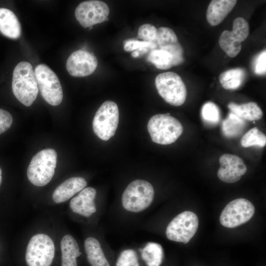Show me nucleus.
<instances>
[{"label":"nucleus","instance_id":"nucleus-1","mask_svg":"<svg viewBox=\"0 0 266 266\" xmlns=\"http://www.w3.org/2000/svg\"><path fill=\"white\" fill-rule=\"evenodd\" d=\"M12 90L16 99L26 106H30L35 100L38 88L34 71L28 62H21L13 71Z\"/></svg>","mask_w":266,"mask_h":266},{"label":"nucleus","instance_id":"nucleus-2","mask_svg":"<svg viewBox=\"0 0 266 266\" xmlns=\"http://www.w3.org/2000/svg\"><path fill=\"white\" fill-rule=\"evenodd\" d=\"M57 154L53 149H43L32 158L27 171L30 182L36 186H43L51 180L55 173Z\"/></svg>","mask_w":266,"mask_h":266},{"label":"nucleus","instance_id":"nucleus-3","mask_svg":"<svg viewBox=\"0 0 266 266\" xmlns=\"http://www.w3.org/2000/svg\"><path fill=\"white\" fill-rule=\"evenodd\" d=\"M147 129L153 142L162 145L174 142L183 131L180 122L168 113L151 117L148 123Z\"/></svg>","mask_w":266,"mask_h":266},{"label":"nucleus","instance_id":"nucleus-4","mask_svg":"<svg viewBox=\"0 0 266 266\" xmlns=\"http://www.w3.org/2000/svg\"><path fill=\"white\" fill-rule=\"evenodd\" d=\"M154 197L152 185L147 181L137 179L131 182L124 191L122 203L126 210L139 212L151 205Z\"/></svg>","mask_w":266,"mask_h":266},{"label":"nucleus","instance_id":"nucleus-5","mask_svg":"<svg viewBox=\"0 0 266 266\" xmlns=\"http://www.w3.org/2000/svg\"><path fill=\"white\" fill-rule=\"evenodd\" d=\"M158 93L168 104L178 106L183 104L187 97V89L181 77L173 72L160 73L155 78Z\"/></svg>","mask_w":266,"mask_h":266},{"label":"nucleus","instance_id":"nucleus-6","mask_svg":"<svg viewBox=\"0 0 266 266\" xmlns=\"http://www.w3.org/2000/svg\"><path fill=\"white\" fill-rule=\"evenodd\" d=\"M119 112L117 104L111 100L105 101L97 111L92 126L94 133L100 139L109 140L117 130Z\"/></svg>","mask_w":266,"mask_h":266},{"label":"nucleus","instance_id":"nucleus-7","mask_svg":"<svg viewBox=\"0 0 266 266\" xmlns=\"http://www.w3.org/2000/svg\"><path fill=\"white\" fill-rule=\"evenodd\" d=\"M55 254V246L48 235L38 233L33 236L27 245L26 261L28 266H50Z\"/></svg>","mask_w":266,"mask_h":266},{"label":"nucleus","instance_id":"nucleus-8","mask_svg":"<svg viewBox=\"0 0 266 266\" xmlns=\"http://www.w3.org/2000/svg\"><path fill=\"white\" fill-rule=\"evenodd\" d=\"M34 73L38 89L44 100L51 105H59L63 100V93L56 73L44 64L37 65Z\"/></svg>","mask_w":266,"mask_h":266},{"label":"nucleus","instance_id":"nucleus-9","mask_svg":"<svg viewBox=\"0 0 266 266\" xmlns=\"http://www.w3.org/2000/svg\"><path fill=\"white\" fill-rule=\"evenodd\" d=\"M199 226L197 215L190 211L175 216L166 229L167 238L171 241L187 243L195 234Z\"/></svg>","mask_w":266,"mask_h":266},{"label":"nucleus","instance_id":"nucleus-10","mask_svg":"<svg viewBox=\"0 0 266 266\" xmlns=\"http://www.w3.org/2000/svg\"><path fill=\"white\" fill-rule=\"evenodd\" d=\"M255 210L254 206L249 200L237 199L225 207L220 215V222L225 227L234 228L248 222L253 217Z\"/></svg>","mask_w":266,"mask_h":266},{"label":"nucleus","instance_id":"nucleus-11","mask_svg":"<svg viewBox=\"0 0 266 266\" xmlns=\"http://www.w3.org/2000/svg\"><path fill=\"white\" fill-rule=\"evenodd\" d=\"M74 13L79 24L86 28L105 21L109 14V8L102 1L86 0L78 4Z\"/></svg>","mask_w":266,"mask_h":266},{"label":"nucleus","instance_id":"nucleus-12","mask_svg":"<svg viewBox=\"0 0 266 266\" xmlns=\"http://www.w3.org/2000/svg\"><path fill=\"white\" fill-rule=\"evenodd\" d=\"M98 64V60L93 54L85 50H78L68 57L66 68L71 76L84 77L92 74Z\"/></svg>","mask_w":266,"mask_h":266},{"label":"nucleus","instance_id":"nucleus-13","mask_svg":"<svg viewBox=\"0 0 266 266\" xmlns=\"http://www.w3.org/2000/svg\"><path fill=\"white\" fill-rule=\"evenodd\" d=\"M219 163L220 167L218 170L217 175L224 182H236L247 171V166L243 160L236 155L223 154L219 158Z\"/></svg>","mask_w":266,"mask_h":266},{"label":"nucleus","instance_id":"nucleus-14","mask_svg":"<svg viewBox=\"0 0 266 266\" xmlns=\"http://www.w3.org/2000/svg\"><path fill=\"white\" fill-rule=\"evenodd\" d=\"M156 43L157 48L166 51L172 56L174 66L184 62L183 48L172 29L165 27L157 29Z\"/></svg>","mask_w":266,"mask_h":266},{"label":"nucleus","instance_id":"nucleus-15","mask_svg":"<svg viewBox=\"0 0 266 266\" xmlns=\"http://www.w3.org/2000/svg\"><path fill=\"white\" fill-rule=\"evenodd\" d=\"M97 191L92 187L84 188L69 202L72 211L83 216L89 217L97 210L94 199Z\"/></svg>","mask_w":266,"mask_h":266},{"label":"nucleus","instance_id":"nucleus-16","mask_svg":"<svg viewBox=\"0 0 266 266\" xmlns=\"http://www.w3.org/2000/svg\"><path fill=\"white\" fill-rule=\"evenodd\" d=\"M87 182L83 177L69 178L55 189L52 194V199L57 203L66 201L85 188Z\"/></svg>","mask_w":266,"mask_h":266},{"label":"nucleus","instance_id":"nucleus-17","mask_svg":"<svg viewBox=\"0 0 266 266\" xmlns=\"http://www.w3.org/2000/svg\"><path fill=\"white\" fill-rule=\"evenodd\" d=\"M237 2L235 0H213L208 5L206 19L208 23L216 26L220 24Z\"/></svg>","mask_w":266,"mask_h":266},{"label":"nucleus","instance_id":"nucleus-18","mask_svg":"<svg viewBox=\"0 0 266 266\" xmlns=\"http://www.w3.org/2000/svg\"><path fill=\"white\" fill-rule=\"evenodd\" d=\"M0 32L4 36L14 39L21 35V26L17 16L5 8H0Z\"/></svg>","mask_w":266,"mask_h":266},{"label":"nucleus","instance_id":"nucleus-19","mask_svg":"<svg viewBox=\"0 0 266 266\" xmlns=\"http://www.w3.org/2000/svg\"><path fill=\"white\" fill-rule=\"evenodd\" d=\"M62 252L61 266H77V258L80 256L79 246L75 239L70 234L63 236L61 241Z\"/></svg>","mask_w":266,"mask_h":266},{"label":"nucleus","instance_id":"nucleus-20","mask_svg":"<svg viewBox=\"0 0 266 266\" xmlns=\"http://www.w3.org/2000/svg\"><path fill=\"white\" fill-rule=\"evenodd\" d=\"M84 248L88 261L91 266H110L99 241L89 237L84 241Z\"/></svg>","mask_w":266,"mask_h":266},{"label":"nucleus","instance_id":"nucleus-21","mask_svg":"<svg viewBox=\"0 0 266 266\" xmlns=\"http://www.w3.org/2000/svg\"><path fill=\"white\" fill-rule=\"evenodd\" d=\"M228 108L237 116L248 121H256L262 118L263 112L257 103L249 102L238 104L234 102H230Z\"/></svg>","mask_w":266,"mask_h":266},{"label":"nucleus","instance_id":"nucleus-22","mask_svg":"<svg viewBox=\"0 0 266 266\" xmlns=\"http://www.w3.org/2000/svg\"><path fill=\"white\" fill-rule=\"evenodd\" d=\"M140 252L141 257L147 266H161L164 257V251L160 244L148 242Z\"/></svg>","mask_w":266,"mask_h":266},{"label":"nucleus","instance_id":"nucleus-23","mask_svg":"<svg viewBox=\"0 0 266 266\" xmlns=\"http://www.w3.org/2000/svg\"><path fill=\"white\" fill-rule=\"evenodd\" d=\"M245 76L244 69L237 68L228 70L219 75V81L226 90H234L242 84Z\"/></svg>","mask_w":266,"mask_h":266},{"label":"nucleus","instance_id":"nucleus-24","mask_svg":"<svg viewBox=\"0 0 266 266\" xmlns=\"http://www.w3.org/2000/svg\"><path fill=\"white\" fill-rule=\"evenodd\" d=\"M147 60L160 69H167L174 66L172 56L168 52L158 48L149 52Z\"/></svg>","mask_w":266,"mask_h":266},{"label":"nucleus","instance_id":"nucleus-25","mask_svg":"<svg viewBox=\"0 0 266 266\" xmlns=\"http://www.w3.org/2000/svg\"><path fill=\"white\" fill-rule=\"evenodd\" d=\"M244 121L231 112L222 123V130L224 134L228 137L237 136L244 130L245 125Z\"/></svg>","mask_w":266,"mask_h":266},{"label":"nucleus","instance_id":"nucleus-26","mask_svg":"<svg viewBox=\"0 0 266 266\" xmlns=\"http://www.w3.org/2000/svg\"><path fill=\"white\" fill-rule=\"evenodd\" d=\"M221 48L231 58L236 56L241 49V42L236 40L232 36L231 31H224L219 39Z\"/></svg>","mask_w":266,"mask_h":266},{"label":"nucleus","instance_id":"nucleus-27","mask_svg":"<svg viewBox=\"0 0 266 266\" xmlns=\"http://www.w3.org/2000/svg\"><path fill=\"white\" fill-rule=\"evenodd\" d=\"M241 145L244 147L251 146L264 147L266 145V135L257 127L248 131L241 138Z\"/></svg>","mask_w":266,"mask_h":266},{"label":"nucleus","instance_id":"nucleus-28","mask_svg":"<svg viewBox=\"0 0 266 266\" xmlns=\"http://www.w3.org/2000/svg\"><path fill=\"white\" fill-rule=\"evenodd\" d=\"M231 32L234 39L240 42L243 41L249 33L248 22L242 17L235 18L233 22V30Z\"/></svg>","mask_w":266,"mask_h":266},{"label":"nucleus","instance_id":"nucleus-29","mask_svg":"<svg viewBox=\"0 0 266 266\" xmlns=\"http://www.w3.org/2000/svg\"><path fill=\"white\" fill-rule=\"evenodd\" d=\"M201 114L204 121L211 124L217 123L220 119L219 108L215 103L210 101L205 103L202 106Z\"/></svg>","mask_w":266,"mask_h":266},{"label":"nucleus","instance_id":"nucleus-30","mask_svg":"<svg viewBox=\"0 0 266 266\" xmlns=\"http://www.w3.org/2000/svg\"><path fill=\"white\" fill-rule=\"evenodd\" d=\"M116 266H139L135 251L131 249L123 251L117 260Z\"/></svg>","mask_w":266,"mask_h":266},{"label":"nucleus","instance_id":"nucleus-31","mask_svg":"<svg viewBox=\"0 0 266 266\" xmlns=\"http://www.w3.org/2000/svg\"><path fill=\"white\" fill-rule=\"evenodd\" d=\"M156 36V28L152 24H144L139 27L137 38L146 42L157 43Z\"/></svg>","mask_w":266,"mask_h":266},{"label":"nucleus","instance_id":"nucleus-32","mask_svg":"<svg viewBox=\"0 0 266 266\" xmlns=\"http://www.w3.org/2000/svg\"><path fill=\"white\" fill-rule=\"evenodd\" d=\"M123 43L124 49L127 52L136 50L143 47L148 48L150 51L157 48V43L139 41L136 38L127 39L124 41Z\"/></svg>","mask_w":266,"mask_h":266},{"label":"nucleus","instance_id":"nucleus-33","mask_svg":"<svg viewBox=\"0 0 266 266\" xmlns=\"http://www.w3.org/2000/svg\"><path fill=\"white\" fill-rule=\"evenodd\" d=\"M13 123V117L7 110L0 108V134L7 131Z\"/></svg>","mask_w":266,"mask_h":266},{"label":"nucleus","instance_id":"nucleus-34","mask_svg":"<svg viewBox=\"0 0 266 266\" xmlns=\"http://www.w3.org/2000/svg\"><path fill=\"white\" fill-rule=\"evenodd\" d=\"M266 51L264 50L257 57L254 65L255 72L258 75L266 74Z\"/></svg>","mask_w":266,"mask_h":266},{"label":"nucleus","instance_id":"nucleus-35","mask_svg":"<svg viewBox=\"0 0 266 266\" xmlns=\"http://www.w3.org/2000/svg\"><path fill=\"white\" fill-rule=\"evenodd\" d=\"M131 55L134 58L138 57L139 56V53L137 51H136V50L133 51L131 53Z\"/></svg>","mask_w":266,"mask_h":266},{"label":"nucleus","instance_id":"nucleus-36","mask_svg":"<svg viewBox=\"0 0 266 266\" xmlns=\"http://www.w3.org/2000/svg\"><path fill=\"white\" fill-rule=\"evenodd\" d=\"M1 174H2V170H1V169L0 167V184L1 183V181H2V176H1Z\"/></svg>","mask_w":266,"mask_h":266},{"label":"nucleus","instance_id":"nucleus-37","mask_svg":"<svg viewBox=\"0 0 266 266\" xmlns=\"http://www.w3.org/2000/svg\"><path fill=\"white\" fill-rule=\"evenodd\" d=\"M93 28V27H89V30H91V29Z\"/></svg>","mask_w":266,"mask_h":266}]
</instances>
